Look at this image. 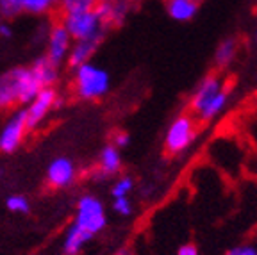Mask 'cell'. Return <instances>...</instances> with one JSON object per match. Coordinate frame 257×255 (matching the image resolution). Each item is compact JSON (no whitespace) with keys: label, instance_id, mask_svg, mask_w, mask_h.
<instances>
[{"label":"cell","instance_id":"26","mask_svg":"<svg viewBox=\"0 0 257 255\" xmlns=\"http://www.w3.org/2000/svg\"><path fill=\"white\" fill-rule=\"evenodd\" d=\"M175 255H200V251H198V248L195 246V244L186 243V244H182L179 250H177Z\"/></svg>","mask_w":257,"mask_h":255},{"label":"cell","instance_id":"20","mask_svg":"<svg viewBox=\"0 0 257 255\" xmlns=\"http://www.w3.org/2000/svg\"><path fill=\"white\" fill-rule=\"evenodd\" d=\"M96 0H61L57 4L59 15H72V13H82L95 9Z\"/></svg>","mask_w":257,"mask_h":255},{"label":"cell","instance_id":"11","mask_svg":"<svg viewBox=\"0 0 257 255\" xmlns=\"http://www.w3.org/2000/svg\"><path fill=\"white\" fill-rule=\"evenodd\" d=\"M73 45V40L70 36V32L64 29V25L59 20L54 22L50 31H48V38H47V52L45 56L52 61L57 66H63L68 59L70 48Z\"/></svg>","mask_w":257,"mask_h":255},{"label":"cell","instance_id":"32","mask_svg":"<svg viewBox=\"0 0 257 255\" xmlns=\"http://www.w3.org/2000/svg\"><path fill=\"white\" fill-rule=\"evenodd\" d=\"M255 41H257V32H255Z\"/></svg>","mask_w":257,"mask_h":255},{"label":"cell","instance_id":"6","mask_svg":"<svg viewBox=\"0 0 257 255\" xmlns=\"http://www.w3.org/2000/svg\"><path fill=\"white\" fill-rule=\"evenodd\" d=\"M61 105V96L56 88H41L34 98L25 105V121H27V131L34 132L43 125L48 114Z\"/></svg>","mask_w":257,"mask_h":255},{"label":"cell","instance_id":"27","mask_svg":"<svg viewBox=\"0 0 257 255\" xmlns=\"http://www.w3.org/2000/svg\"><path fill=\"white\" fill-rule=\"evenodd\" d=\"M0 38H2V40H11L13 38V29L8 22H2V24H0Z\"/></svg>","mask_w":257,"mask_h":255},{"label":"cell","instance_id":"21","mask_svg":"<svg viewBox=\"0 0 257 255\" xmlns=\"http://www.w3.org/2000/svg\"><path fill=\"white\" fill-rule=\"evenodd\" d=\"M6 207L15 214H27L31 211V202L25 195H9L6 198Z\"/></svg>","mask_w":257,"mask_h":255},{"label":"cell","instance_id":"16","mask_svg":"<svg viewBox=\"0 0 257 255\" xmlns=\"http://www.w3.org/2000/svg\"><path fill=\"white\" fill-rule=\"evenodd\" d=\"M198 11V2L195 0H166V13L172 20L181 22H191Z\"/></svg>","mask_w":257,"mask_h":255},{"label":"cell","instance_id":"31","mask_svg":"<svg viewBox=\"0 0 257 255\" xmlns=\"http://www.w3.org/2000/svg\"><path fill=\"white\" fill-rule=\"evenodd\" d=\"M195 2H202V0H195Z\"/></svg>","mask_w":257,"mask_h":255},{"label":"cell","instance_id":"24","mask_svg":"<svg viewBox=\"0 0 257 255\" xmlns=\"http://www.w3.org/2000/svg\"><path fill=\"white\" fill-rule=\"evenodd\" d=\"M225 255H257V241H248V243L232 246L230 250L225 251Z\"/></svg>","mask_w":257,"mask_h":255},{"label":"cell","instance_id":"33","mask_svg":"<svg viewBox=\"0 0 257 255\" xmlns=\"http://www.w3.org/2000/svg\"><path fill=\"white\" fill-rule=\"evenodd\" d=\"M63 255H70V253H63Z\"/></svg>","mask_w":257,"mask_h":255},{"label":"cell","instance_id":"17","mask_svg":"<svg viewBox=\"0 0 257 255\" xmlns=\"http://www.w3.org/2000/svg\"><path fill=\"white\" fill-rule=\"evenodd\" d=\"M18 105V93L13 70H8L0 75V111L15 109Z\"/></svg>","mask_w":257,"mask_h":255},{"label":"cell","instance_id":"23","mask_svg":"<svg viewBox=\"0 0 257 255\" xmlns=\"http://www.w3.org/2000/svg\"><path fill=\"white\" fill-rule=\"evenodd\" d=\"M112 211L116 212L120 218H128L134 212V203L131 200V196L125 198H112Z\"/></svg>","mask_w":257,"mask_h":255},{"label":"cell","instance_id":"13","mask_svg":"<svg viewBox=\"0 0 257 255\" xmlns=\"http://www.w3.org/2000/svg\"><path fill=\"white\" fill-rule=\"evenodd\" d=\"M29 66H31L32 73H34L41 88H56V84L61 79V66L54 64L45 54L36 57Z\"/></svg>","mask_w":257,"mask_h":255},{"label":"cell","instance_id":"9","mask_svg":"<svg viewBox=\"0 0 257 255\" xmlns=\"http://www.w3.org/2000/svg\"><path fill=\"white\" fill-rule=\"evenodd\" d=\"M138 0H96L95 11L98 13L100 20L105 27L118 29L127 22L128 15L134 11Z\"/></svg>","mask_w":257,"mask_h":255},{"label":"cell","instance_id":"28","mask_svg":"<svg viewBox=\"0 0 257 255\" xmlns=\"http://www.w3.org/2000/svg\"><path fill=\"white\" fill-rule=\"evenodd\" d=\"M112 255H134V251L131 250L128 246H123V248H120V250H116Z\"/></svg>","mask_w":257,"mask_h":255},{"label":"cell","instance_id":"2","mask_svg":"<svg viewBox=\"0 0 257 255\" xmlns=\"http://www.w3.org/2000/svg\"><path fill=\"white\" fill-rule=\"evenodd\" d=\"M72 91L82 102H98L111 91V75L93 61L73 68Z\"/></svg>","mask_w":257,"mask_h":255},{"label":"cell","instance_id":"18","mask_svg":"<svg viewBox=\"0 0 257 255\" xmlns=\"http://www.w3.org/2000/svg\"><path fill=\"white\" fill-rule=\"evenodd\" d=\"M22 13H29V15L41 16L48 15L57 9L56 0H20Z\"/></svg>","mask_w":257,"mask_h":255},{"label":"cell","instance_id":"10","mask_svg":"<svg viewBox=\"0 0 257 255\" xmlns=\"http://www.w3.org/2000/svg\"><path fill=\"white\" fill-rule=\"evenodd\" d=\"M121 168H123V159H121V150L107 143L98 154L96 166L89 172V179L93 182H105L112 177L120 175Z\"/></svg>","mask_w":257,"mask_h":255},{"label":"cell","instance_id":"1","mask_svg":"<svg viewBox=\"0 0 257 255\" xmlns=\"http://www.w3.org/2000/svg\"><path fill=\"white\" fill-rule=\"evenodd\" d=\"M230 102L229 82L220 72L205 75L189 96V114L200 123H211L218 120Z\"/></svg>","mask_w":257,"mask_h":255},{"label":"cell","instance_id":"19","mask_svg":"<svg viewBox=\"0 0 257 255\" xmlns=\"http://www.w3.org/2000/svg\"><path fill=\"white\" fill-rule=\"evenodd\" d=\"M136 188V182L131 175H120L112 180L111 186V196L112 198H125V196H131V193Z\"/></svg>","mask_w":257,"mask_h":255},{"label":"cell","instance_id":"14","mask_svg":"<svg viewBox=\"0 0 257 255\" xmlns=\"http://www.w3.org/2000/svg\"><path fill=\"white\" fill-rule=\"evenodd\" d=\"M102 41L100 40H88V41H73L72 48H70L68 59H66V66L70 70L80 66V64L89 63L93 59L98 48H100Z\"/></svg>","mask_w":257,"mask_h":255},{"label":"cell","instance_id":"8","mask_svg":"<svg viewBox=\"0 0 257 255\" xmlns=\"http://www.w3.org/2000/svg\"><path fill=\"white\" fill-rule=\"evenodd\" d=\"M77 177H79L77 164L70 157L61 156L50 161V164L47 166L45 180L50 189H68L77 182Z\"/></svg>","mask_w":257,"mask_h":255},{"label":"cell","instance_id":"22","mask_svg":"<svg viewBox=\"0 0 257 255\" xmlns=\"http://www.w3.org/2000/svg\"><path fill=\"white\" fill-rule=\"evenodd\" d=\"M22 15L20 0H0V16L2 20H13Z\"/></svg>","mask_w":257,"mask_h":255},{"label":"cell","instance_id":"25","mask_svg":"<svg viewBox=\"0 0 257 255\" xmlns=\"http://www.w3.org/2000/svg\"><path fill=\"white\" fill-rule=\"evenodd\" d=\"M109 143H111L112 147H116L118 150H123V148L127 147L128 143H131V134H128L127 131H116V132H112L111 141H109Z\"/></svg>","mask_w":257,"mask_h":255},{"label":"cell","instance_id":"7","mask_svg":"<svg viewBox=\"0 0 257 255\" xmlns=\"http://www.w3.org/2000/svg\"><path fill=\"white\" fill-rule=\"evenodd\" d=\"M27 121H25V109H16L9 120L4 123L0 131V152L2 154H15L24 145L27 138Z\"/></svg>","mask_w":257,"mask_h":255},{"label":"cell","instance_id":"12","mask_svg":"<svg viewBox=\"0 0 257 255\" xmlns=\"http://www.w3.org/2000/svg\"><path fill=\"white\" fill-rule=\"evenodd\" d=\"M16 82V93H18V105H27L34 96L40 93L41 86L32 73L31 66H16L11 68Z\"/></svg>","mask_w":257,"mask_h":255},{"label":"cell","instance_id":"15","mask_svg":"<svg viewBox=\"0 0 257 255\" xmlns=\"http://www.w3.org/2000/svg\"><path fill=\"white\" fill-rule=\"evenodd\" d=\"M237 50H239V41L232 36L225 38L218 43L214 50V66L218 68V72H225L232 66L237 57Z\"/></svg>","mask_w":257,"mask_h":255},{"label":"cell","instance_id":"30","mask_svg":"<svg viewBox=\"0 0 257 255\" xmlns=\"http://www.w3.org/2000/svg\"><path fill=\"white\" fill-rule=\"evenodd\" d=\"M0 24H2V16H0Z\"/></svg>","mask_w":257,"mask_h":255},{"label":"cell","instance_id":"3","mask_svg":"<svg viewBox=\"0 0 257 255\" xmlns=\"http://www.w3.org/2000/svg\"><path fill=\"white\" fill-rule=\"evenodd\" d=\"M72 225L88 234L89 237H95L107 227V211L100 198L91 193L80 195L75 203V214H73Z\"/></svg>","mask_w":257,"mask_h":255},{"label":"cell","instance_id":"4","mask_svg":"<svg viewBox=\"0 0 257 255\" xmlns=\"http://www.w3.org/2000/svg\"><path fill=\"white\" fill-rule=\"evenodd\" d=\"M198 134V121L189 112H181L172 120L165 132V152L168 156H181L191 148Z\"/></svg>","mask_w":257,"mask_h":255},{"label":"cell","instance_id":"29","mask_svg":"<svg viewBox=\"0 0 257 255\" xmlns=\"http://www.w3.org/2000/svg\"><path fill=\"white\" fill-rule=\"evenodd\" d=\"M59 2H61V0H56V4H59Z\"/></svg>","mask_w":257,"mask_h":255},{"label":"cell","instance_id":"5","mask_svg":"<svg viewBox=\"0 0 257 255\" xmlns=\"http://www.w3.org/2000/svg\"><path fill=\"white\" fill-rule=\"evenodd\" d=\"M59 22L70 32L73 41H104L109 32V29L104 25V22L100 20V16H98V13L95 9L82 13H72V15H59Z\"/></svg>","mask_w":257,"mask_h":255}]
</instances>
